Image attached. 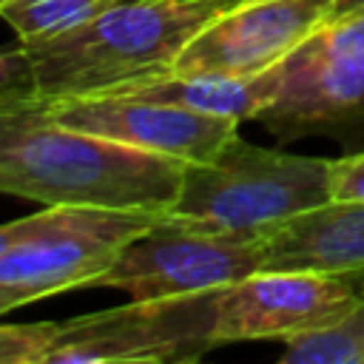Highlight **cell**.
Wrapping results in <instances>:
<instances>
[{
    "label": "cell",
    "mask_w": 364,
    "mask_h": 364,
    "mask_svg": "<svg viewBox=\"0 0 364 364\" xmlns=\"http://www.w3.org/2000/svg\"><path fill=\"white\" fill-rule=\"evenodd\" d=\"M185 162L57 122L40 97L0 105V193L46 208L168 213Z\"/></svg>",
    "instance_id": "cell-1"
},
{
    "label": "cell",
    "mask_w": 364,
    "mask_h": 364,
    "mask_svg": "<svg viewBox=\"0 0 364 364\" xmlns=\"http://www.w3.org/2000/svg\"><path fill=\"white\" fill-rule=\"evenodd\" d=\"M230 0H119L85 26L26 46L40 100L102 94L168 74Z\"/></svg>",
    "instance_id": "cell-2"
},
{
    "label": "cell",
    "mask_w": 364,
    "mask_h": 364,
    "mask_svg": "<svg viewBox=\"0 0 364 364\" xmlns=\"http://www.w3.org/2000/svg\"><path fill=\"white\" fill-rule=\"evenodd\" d=\"M324 202H330V159L262 148L236 131L210 159L185 162L168 216L213 230L267 236Z\"/></svg>",
    "instance_id": "cell-3"
},
{
    "label": "cell",
    "mask_w": 364,
    "mask_h": 364,
    "mask_svg": "<svg viewBox=\"0 0 364 364\" xmlns=\"http://www.w3.org/2000/svg\"><path fill=\"white\" fill-rule=\"evenodd\" d=\"M264 262V236L213 230L162 213L134 236L97 287L125 290L131 299H173L228 287Z\"/></svg>",
    "instance_id": "cell-4"
},
{
    "label": "cell",
    "mask_w": 364,
    "mask_h": 364,
    "mask_svg": "<svg viewBox=\"0 0 364 364\" xmlns=\"http://www.w3.org/2000/svg\"><path fill=\"white\" fill-rule=\"evenodd\" d=\"M216 293L219 290L173 299H131L122 307L65 321L43 364L199 361L216 347Z\"/></svg>",
    "instance_id": "cell-5"
},
{
    "label": "cell",
    "mask_w": 364,
    "mask_h": 364,
    "mask_svg": "<svg viewBox=\"0 0 364 364\" xmlns=\"http://www.w3.org/2000/svg\"><path fill=\"white\" fill-rule=\"evenodd\" d=\"M159 213L60 205L57 222L0 253V316L74 287H97L119 250Z\"/></svg>",
    "instance_id": "cell-6"
},
{
    "label": "cell",
    "mask_w": 364,
    "mask_h": 364,
    "mask_svg": "<svg viewBox=\"0 0 364 364\" xmlns=\"http://www.w3.org/2000/svg\"><path fill=\"white\" fill-rule=\"evenodd\" d=\"M336 17V0H230L182 48L176 74L253 77L284 63Z\"/></svg>",
    "instance_id": "cell-7"
},
{
    "label": "cell",
    "mask_w": 364,
    "mask_h": 364,
    "mask_svg": "<svg viewBox=\"0 0 364 364\" xmlns=\"http://www.w3.org/2000/svg\"><path fill=\"white\" fill-rule=\"evenodd\" d=\"M347 276L310 270H256L216 293L213 341H284L293 333L333 321L358 301Z\"/></svg>",
    "instance_id": "cell-8"
},
{
    "label": "cell",
    "mask_w": 364,
    "mask_h": 364,
    "mask_svg": "<svg viewBox=\"0 0 364 364\" xmlns=\"http://www.w3.org/2000/svg\"><path fill=\"white\" fill-rule=\"evenodd\" d=\"M279 68L273 100L256 114L279 142L324 136L341 151L364 148V51L304 57L293 51Z\"/></svg>",
    "instance_id": "cell-9"
},
{
    "label": "cell",
    "mask_w": 364,
    "mask_h": 364,
    "mask_svg": "<svg viewBox=\"0 0 364 364\" xmlns=\"http://www.w3.org/2000/svg\"><path fill=\"white\" fill-rule=\"evenodd\" d=\"M43 102L48 114L63 125L100 134L105 139L151 154H165L179 162L210 159L239 131V122L228 117L199 114L182 105L154 102L117 91Z\"/></svg>",
    "instance_id": "cell-10"
},
{
    "label": "cell",
    "mask_w": 364,
    "mask_h": 364,
    "mask_svg": "<svg viewBox=\"0 0 364 364\" xmlns=\"http://www.w3.org/2000/svg\"><path fill=\"white\" fill-rule=\"evenodd\" d=\"M262 270L353 276L364 270V202L330 199L264 236Z\"/></svg>",
    "instance_id": "cell-11"
},
{
    "label": "cell",
    "mask_w": 364,
    "mask_h": 364,
    "mask_svg": "<svg viewBox=\"0 0 364 364\" xmlns=\"http://www.w3.org/2000/svg\"><path fill=\"white\" fill-rule=\"evenodd\" d=\"M279 82V68L253 77H222V74H156L148 80L114 88L117 94H131L154 102L182 105L199 114L228 117V119H256V114L273 100ZM105 94V91H102Z\"/></svg>",
    "instance_id": "cell-12"
},
{
    "label": "cell",
    "mask_w": 364,
    "mask_h": 364,
    "mask_svg": "<svg viewBox=\"0 0 364 364\" xmlns=\"http://www.w3.org/2000/svg\"><path fill=\"white\" fill-rule=\"evenodd\" d=\"M282 364H364V296L318 327L284 338Z\"/></svg>",
    "instance_id": "cell-13"
},
{
    "label": "cell",
    "mask_w": 364,
    "mask_h": 364,
    "mask_svg": "<svg viewBox=\"0 0 364 364\" xmlns=\"http://www.w3.org/2000/svg\"><path fill=\"white\" fill-rule=\"evenodd\" d=\"M119 0H17L0 9V20L23 46H34L85 26Z\"/></svg>",
    "instance_id": "cell-14"
},
{
    "label": "cell",
    "mask_w": 364,
    "mask_h": 364,
    "mask_svg": "<svg viewBox=\"0 0 364 364\" xmlns=\"http://www.w3.org/2000/svg\"><path fill=\"white\" fill-rule=\"evenodd\" d=\"M65 321L0 324V364H43Z\"/></svg>",
    "instance_id": "cell-15"
},
{
    "label": "cell",
    "mask_w": 364,
    "mask_h": 364,
    "mask_svg": "<svg viewBox=\"0 0 364 364\" xmlns=\"http://www.w3.org/2000/svg\"><path fill=\"white\" fill-rule=\"evenodd\" d=\"M31 97H37L31 57L26 46L17 40V46L0 48V105L23 102Z\"/></svg>",
    "instance_id": "cell-16"
},
{
    "label": "cell",
    "mask_w": 364,
    "mask_h": 364,
    "mask_svg": "<svg viewBox=\"0 0 364 364\" xmlns=\"http://www.w3.org/2000/svg\"><path fill=\"white\" fill-rule=\"evenodd\" d=\"M330 199L364 202V148L330 159Z\"/></svg>",
    "instance_id": "cell-17"
},
{
    "label": "cell",
    "mask_w": 364,
    "mask_h": 364,
    "mask_svg": "<svg viewBox=\"0 0 364 364\" xmlns=\"http://www.w3.org/2000/svg\"><path fill=\"white\" fill-rule=\"evenodd\" d=\"M347 279L353 282V287H361V284H364V270H361V273H353V276H347Z\"/></svg>",
    "instance_id": "cell-18"
},
{
    "label": "cell",
    "mask_w": 364,
    "mask_h": 364,
    "mask_svg": "<svg viewBox=\"0 0 364 364\" xmlns=\"http://www.w3.org/2000/svg\"><path fill=\"white\" fill-rule=\"evenodd\" d=\"M11 3H17V0H0V9H3V6H11Z\"/></svg>",
    "instance_id": "cell-19"
},
{
    "label": "cell",
    "mask_w": 364,
    "mask_h": 364,
    "mask_svg": "<svg viewBox=\"0 0 364 364\" xmlns=\"http://www.w3.org/2000/svg\"><path fill=\"white\" fill-rule=\"evenodd\" d=\"M355 290H358V296H364V284H361V287H355Z\"/></svg>",
    "instance_id": "cell-20"
}]
</instances>
